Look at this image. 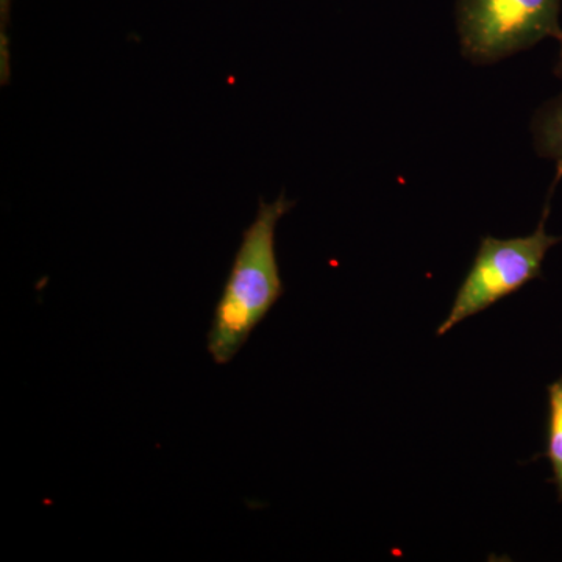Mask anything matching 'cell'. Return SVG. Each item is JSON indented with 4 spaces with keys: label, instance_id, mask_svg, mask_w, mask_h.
Wrapping results in <instances>:
<instances>
[{
    "label": "cell",
    "instance_id": "6da1fadb",
    "mask_svg": "<svg viewBox=\"0 0 562 562\" xmlns=\"http://www.w3.org/2000/svg\"><path fill=\"white\" fill-rule=\"evenodd\" d=\"M294 205L284 192L271 203L261 199L257 217L243 233L206 338V349L216 364H228L238 355L250 333L284 294L276 231L281 217Z\"/></svg>",
    "mask_w": 562,
    "mask_h": 562
},
{
    "label": "cell",
    "instance_id": "7a4b0ae2",
    "mask_svg": "<svg viewBox=\"0 0 562 562\" xmlns=\"http://www.w3.org/2000/svg\"><path fill=\"white\" fill-rule=\"evenodd\" d=\"M561 177L562 171L558 169L541 221L531 235L508 239L487 235L482 238L471 269L458 288L452 308L436 335H447L462 321L486 312L490 306L522 290L525 284L541 279L547 254L562 241L561 236L549 235L546 231L550 198Z\"/></svg>",
    "mask_w": 562,
    "mask_h": 562
},
{
    "label": "cell",
    "instance_id": "3957f363",
    "mask_svg": "<svg viewBox=\"0 0 562 562\" xmlns=\"http://www.w3.org/2000/svg\"><path fill=\"white\" fill-rule=\"evenodd\" d=\"M562 0H458L457 25L462 57L490 66L562 38Z\"/></svg>",
    "mask_w": 562,
    "mask_h": 562
},
{
    "label": "cell",
    "instance_id": "277c9868",
    "mask_svg": "<svg viewBox=\"0 0 562 562\" xmlns=\"http://www.w3.org/2000/svg\"><path fill=\"white\" fill-rule=\"evenodd\" d=\"M532 144L539 157L557 162L562 171V94L543 103L531 121Z\"/></svg>",
    "mask_w": 562,
    "mask_h": 562
},
{
    "label": "cell",
    "instance_id": "5b68a950",
    "mask_svg": "<svg viewBox=\"0 0 562 562\" xmlns=\"http://www.w3.org/2000/svg\"><path fill=\"white\" fill-rule=\"evenodd\" d=\"M552 465L550 483L557 486L558 501L562 502V376L547 386L546 453Z\"/></svg>",
    "mask_w": 562,
    "mask_h": 562
},
{
    "label": "cell",
    "instance_id": "8992f818",
    "mask_svg": "<svg viewBox=\"0 0 562 562\" xmlns=\"http://www.w3.org/2000/svg\"><path fill=\"white\" fill-rule=\"evenodd\" d=\"M11 0H0V79L2 85L9 83L10 79V50L7 29L10 22Z\"/></svg>",
    "mask_w": 562,
    "mask_h": 562
},
{
    "label": "cell",
    "instance_id": "52a82bcc",
    "mask_svg": "<svg viewBox=\"0 0 562 562\" xmlns=\"http://www.w3.org/2000/svg\"><path fill=\"white\" fill-rule=\"evenodd\" d=\"M553 72L558 79H562V38L560 40V52H558V60L554 63Z\"/></svg>",
    "mask_w": 562,
    "mask_h": 562
}]
</instances>
